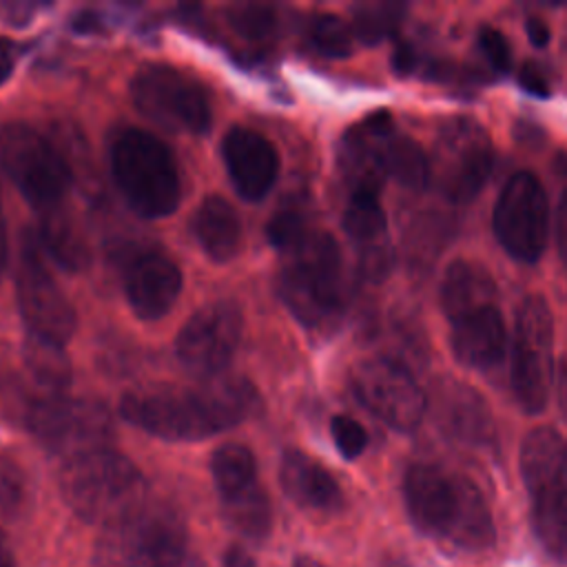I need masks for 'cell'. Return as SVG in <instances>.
I'll return each mask as SVG.
<instances>
[{
  "label": "cell",
  "mask_w": 567,
  "mask_h": 567,
  "mask_svg": "<svg viewBox=\"0 0 567 567\" xmlns=\"http://www.w3.org/2000/svg\"><path fill=\"white\" fill-rule=\"evenodd\" d=\"M450 326V346L458 363L474 370H492L503 361L507 328L498 303L463 312Z\"/></svg>",
  "instance_id": "20"
},
{
  "label": "cell",
  "mask_w": 567,
  "mask_h": 567,
  "mask_svg": "<svg viewBox=\"0 0 567 567\" xmlns=\"http://www.w3.org/2000/svg\"><path fill=\"white\" fill-rule=\"evenodd\" d=\"M113 182L128 208L144 219L177 210L182 179L168 146L144 128H124L111 144Z\"/></svg>",
  "instance_id": "5"
},
{
  "label": "cell",
  "mask_w": 567,
  "mask_h": 567,
  "mask_svg": "<svg viewBox=\"0 0 567 567\" xmlns=\"http://www.w3.org/2000/svg\"><path fill=\"white\" fill-rule=\"evenodd\" d=\"M35 237L40 241L42 252L69 272H80L91 261V250L84 235L80 233L78 224L69 217V213L62 210V206L40 215Z\"/></svg>",
  "instance_id": "26"
},
{
  "label": "cell",
  "mask_w": 567,
  "mask_h": 567,
  "mask_svg": "<svg viewBox=\"0 0 567 567\" xmlns=\"http://www.w3.org/2000/svg\"><path fill=\"white\" fill-rule=\"evenodd\" d=\"M22 494V476L13 465H4L0 470V503L13 507Z\"/></svg>",
  "instance_id": "40"
},
{
  "label": "cell",
  "mask_w": 567,
  "mask_h": 567,
  "mask_svg": "<svg viewBox=\"0 0 567 567\" xmlns=\"http://www.w3.org/2000/svg\"><path fill=\"white\" fill-rule=\"evenodd\" d=\"M343 230L357 248L359 270L365 279L379 281L392 266L388 241V219L379 202V193L350 190L343 210Z\"/></svg>",
  "instance_id": "19"
},
{
  "label": "cell",
  "mask_w": 567,
  "mask_h": 567,
  "mask_svg": "<svg viewBox=\"0 0 567 567\" xmlns=\"http://www.w3.org/2000/svg\"><path fill=\"white\" fill-rule=\"evenodd\" d=\"M390 64L396 75H412L421 69V53L410 42H396Z\"/></svg>",
  "instance_id": "38"
},
{
  "label": "cell",
  "mask_w": 567,
  "mask_h": 567,
  "mask_svg": "<svg viewBox=\"0 0 567 567\" xmlns=\"http://www.w3.org/2000/svg\"><path fill=\"white\" fill-rule=\"evenodd\" d=\"M0 567H13V551L2 529H0Z\"/></svg>",
  "instance_id": "49"
},
{
  "label": "cell",
  "mask_w": 567,
  "mask_h": 567,
  "mask_svg": "<svg viewBox=\"0 0 567 567\" xmlns=\"http://www.w3.org/2000/svg\"><path fill=\"white\" fill-rule=\"evenodd\" d=\"M71 29L80 35H95L104 31V18L95 11H80L71 18Z\"/></svg>",
  "instance_id": "41"
},
{
  "label": "cell",
  "mask_w": 567,
  "mask_h": 567,
  "mask_svg": "<svg viewBox=\"0 0 567 567\" xmlns=\"http://www.w3.org/2000/svg\"><path fill=\"white\" fill-rule=\"evenodd\" d=\"M60 492L80 518L102 527L146 505L142 472L131 458L111 447L64 461Z\"/></svg>",
  "instance_id": "4"
},
{
  "label": "cell",
  "mask_w": 567,
  "mask_h": 567,
  "mask_svg": "<svg viewBox=\"0 0 567 567\" xmlns=\"http://www.w3.org/2000/svg\"><path fill=\"white\" fill-rule=\"evenodd\" d=\"M179 266L157 250H144L124 266V295L142 321H159L182 295Z\"/></svg>",
  "instance_id": "17"
},
{
  "label": "cell",
  "mask_w": 567,
  "mask_h": 567,
  "mask_svg": "<svg viewBox=\"0 0 567 567\" xmlns=\"http://www.w3.org/2000/svg\"><path fill=\"white\" fill-rule=\"evenodd\" d=\"M551 168L560 179H567V151H556L551 159Z\"/></svg>",
  "instance_id": "50"
},
{
  "label": "cell",
  "mask_w": 567,
  "mask_h": 567,
  "mask_svg": "<svg viewBox=\"0 0 567 567\" xmlns=\"http://www.w3.org/2000/svg\"><path fill=\"white\" fill-rule=\"evenodd\" d=\"M498 288L489 270L470 259H456L447 266L441 281V308L452 321L474 308L496 303Z\"/></svg>",
  "instance_id": "25"
},
{
  "label": "cell",
  "mask_w": 567,
  "mask_h": 567,
  "mask_svg": "<svg viewBox=\"0 0 567 567\" xmlns=\"http://www.w3.org/2000/svg\"><path fill=\"white\" fill-rule=\"evenodd\" d=\"M22 361L29 377L40 390H44V394H64L71 383V361L64 346L27 334L22 343Z\"/></svg>",
  "instance_id": "27"
},
{
  "label": "cell",
  "mask_w": 567,
  "mask_h": 567,
  "mask_svg": "<svg viewBox=\"0 0 567 567\" xmlns=\"http://www.w3.org/2000/svg\"><path fill=\"white\" fill-rule=\"evenodd\" d=\"M244 332V319L235 303L213 301L199 308L177 332L175 357L195 377L224 374Z\"/></svg>",
  "instance_id": "16"
},
{
  "label": "cell",
  "mask_w": 567,
  "mask_h": 567,
  "mask_svg": "<svg viewBox=\"0 0 567 567\" xmlns=\"http://www.w3.org/2000/svg\"><path fill=\"white\" fill-rule=\"evenodd\" d=\"M390 135H377L363 122L348 128V133L341 140L339 164L352 190H381L388 177L383 162V144Z\"/></svg>",
  "instance_id": "24"
},
{
  "label": "cell",
  "mask_w": 567,
  "mask_h": 567,
  "mask_svg": "<svg viewBox=\"0 0 567 567\" xmlns=\"http://www.w3.org/2000/svg\"><path fill=\"white\" fill-rule=\"evenodd\" d=\"M224 567H257V565L241 545H233L224 554Z\"/></svg>",
  "instance_id": "45"
},
{
  "label": "cell",
  "mask_w": 567,
  "mask_h": 567,
  "mask_svg": "<svg viewBox=\"0 0 567 567\" xmlns=\"http://www.w3.org/2000/svg\"><path fill=\"white\" fill-rule=\"evenodd\" d=\"M190 233L208 259L224 264L241 248V219L230 202L208 195L190 217Z\"/></svg>",
  "instance_id": "23"
},
{
  "label": "cell",
  "mask_w": 567,
  "mask_h": 567,
  "mask_svg": "<svg viewBox=\"0 0 567 567\" xmlns=\"http://www.w3.org/2000/svg\"><path fill=\"white\" fill-rule=\"evenodd\" d=\"M520 476L532 498L538 543L567 560V441L554 427L532 430L520 445Z\"/></svg>",
  "instance_id": "6"
},
{
  "label": "cell",
  "mask_w": 567,
  "mask_h": 567,
  "mask_svg": "<svg viewBox=\"0 0 567 567\" xmlns=\"http://www.w3.org/2000/svg\"><path fill=\"white\" fill-rule=\"evenodd\" d=\"M279 483L290 501L312 512L341 507V487L334 476L301 450H286L279 463Z\"/></svg>",
  "instance_id": "22"
},
{
  "label": "cell",
  "mask_w": 567,
  "mask_h": 567,
  "mask_svg": "<svg viewBox=\"0 0 567 567\" xmlns=\"http://www.w3.org/2000/svg\"><path fill=\"white\" fill-rule=\"evenodd\" d=\"M228 27L248 42H266L277 33L279 16L270 4L237 2L226 9Z\"/></svg>",
  "instance_id": "32"
},
{
  "label": "cell",
  "mask_w": 567,
  "mask_h": 567,
  "mask_svg": "<svg viewBox=\"0 0 567 567\" xmlns=\"http://www.w3.org/2000/svg\"><path fill=\"white\" fill-rule=\"evenodd\" d=\"M388 177L410 190H423L430 182V159L421 144L408 135L392 133L383 144Z\"/></svg>",
  "instance_id": "29"
},
{
  "label": "cell",
  "mask_w": 567,
  "mask_h": 567,
  "mask_svg": "<svg viewBox=\"0 0 567 567\" xmlns=\"http://www.w3.org/2000/svg\"><path fill=\"white\" fill-rule=\"evenodd\" d=\"M476 44H478L483 58L487 60V64L492 66V71L507 73L512 69V49H509L507 38L498 29L483 24L476 33Z\"/></svg>",
  "instance_id": "36"
},
{
  "label": "cell",
  "mask_w": 567,
  "mask_h": 567,
  "mask_svg": "<svg viewBox=\"0 0 567 567\" xmlns=\"http://www.w3.org/2000/svg\"><path fill=\"white\" fill-rule=\"evenodd\" d=\"M166 567H206L204 565V560L195 554V551H190V549H184L179 556H175Z\"/></svg>",
  "instance_id": "47"
},
{
  "label": "cell",
  "mask_w": 567,
  "mask_h": 567,
  "mask_svg": "<svg viewBox=\"0 0 567 567\" xmlns=\"http://www.w3.org/2000/svg\"><path fill=\"white\" fill-rule=\"evenodd\" d=\"M492 226L503 250L520 261L536 264L549 239V202L532 171L514 173L494 204Z\"/></svg>",
  "instance_id": "14"
},
{
  "label": "cell",
  "mask_w": 567,
  "mask_h": 567,
  "mask_svg": "<svg viewBox=\"0 0 567 567\" xmlns=\"http://www.w3.org/2000/svg\"><path fill=\"white\" fill-rule=\"evenodd\" d=\"M7 257H9L7 221H4V215H2V208H0V272H2V270H4V266H7Z\"/></svg>",
  "instance_id": "48"
},
{
  "label": "cell",
  "mask_w": 567,
  "mask_h": 567,
  "mask_svg": "<svg viewBox=\"0 0 567 567\" xmlns=\"http://www.w3.org/2000/svg\"><path fill=\"white\" fill-rule=\"evenodd\" d=\"M188 549L184 520L164 505H142L102 527L95 543L97 567H166Z\"/></svg>",
  "instance_id": "7"
},
{
  "label": "cell",
  "mask_w": 567,
  "mask_h": 567,
  "mask_svg": "<svg viewBox=\"0 0 567 567\" xmlns=\"http://www.w3.org/2000/svg\"><path fill=\"white\" fill-rule=\"evenodd\" d=\"M308 40L312 49L319 55L326 58H348L354 49V33L350 24H346L339 16L334 13H321L310 22L308 29Z\"/></svg>",
  "instance_id": "33"
},
{
  "label": "cell",
  "mask_w": 567,
  "mask_h": 567,
  "mask_svg": "<svg viewBox=\"0 0 567 567\" xmlns=\"http://www.w3.org/2000/svg\"><path fill=\"white\" fill-rule=\"evenodd\" d=\"M259 410L257 388L244 377L219 374L202 388H153L128 392L117 412L164 441H202L230 430Z\"/></svg>",
  "instance_id": "1"
},
{
  "label": "cell",
  "mask_w": 567,
  "mask_h": 567,
  "mask_svg": "<svg viewBox=\"0 0 567 567\" xmlns=\"http://www.w3.org/2000/svg\"><path fill=\"white\" fill-rule=\"evenodd\" d=\"M221 159L235 193L246 202L264 199L279 177V155L257 131L233 126L221 140Z\"/></svg>",
  "instance_id": "18"
},
{
  "label": "cell",
  "mask_w": 567,
  "mask_h": 567,
  "mask_svg": "<svg viewBox=\"0 0 567 567\" xmlns=\"http://www.w3.org/2000/svg\"><path fill=\"white\" fill-rule=\"evenodd\" d=\"M0 168L38 215L60 208L73 182L62 151L29 124L0 131Z\"/></svg>",
  "instance_id": "8"
},
{
  "label": "cell",
  "mask_w": 567,
  "mask_h": 567,
  "mask_svg": "<svg viewBox=\"0 0 567 567\" xmlns=\"http://www.w3.org/2000/svg\"><path fill=\"white\" fill-rule=\"evenodd\" d=\"M436 419L456 441L467 445H492L496 430L485 399L470 385L447 381L436 392Z\"/></svg>",
  "instance_id": "21"
},
{
  "label": "cell",
  "mask_w": 567,
  "mask_h": 567,
  "mask_svg": "<svg viewBox=\"0 0 567 567\" xmlns=\"http://www.w3.org/2000/svg\"><path fill=\"white\" fill-rule=\"evenodd\" d=\"M310 230L312 228H308L306 217L297 208L279 210L266 224V237L281 255L297 246Z\"/></svg>",
  "instance_id": "34"
},
{
  "label": "cell",
  "mask_w": 567,
  "mask_h": 567,
  "mask_svg": "<svg viewBox=\"0 0 567 567\" xmlns=\"http://www.w3.org/2000/svg\"><path fill=\"white\" fill-rule=\"evenodd\" d=\"M408 7L401 2H361L352 7L354 40L372 47L390 38L403 22Z\"/></svg>",
  "instance_id": "31"
},
{
  "label": "cell",
  "mask_w": 567,
  "mask_h": 567,
  "mask_svg": "<svg viewBox=\"0 0 567 567\" xmlns=\"http://www.w3.org/2000/svg\"><path fill=\"white\" fill-rule=\"evenodd\" d=\"M556 239H558V250L563 261L567 264V190L560 195L558 202V213H556Z\"/></svg>",
  "instance_id": "44"
},
{
  "label": "cell",
  "mask_w": 567,
  "mask_h": 567,
  "mask_svg": "<svg viewBox=\"0 0 567 567\" xmlns=\"http://www.w3.org/2000/svg\"><path fill=\"white\" fill-rule=\"evenodd\" d=\"M18 60V47L11 40L0 38V86L11 78Z\"/></svg>",
  "instance_id": "43"
},
{
  "label": "cell",
  "mask_w": 567,
  "mask_h": 567,
  "mask_svg": "<svg viewBox=\"0 0 567 567\" xmlns=\"http://www.w3.org/2000/svg\"><path fill=\"white\" fill-rule=\"evenodd\" d=\"M525 33H527L529 44L536 47V49H545L549 44V40H551L549 24L543 18H538V16H529L525 20Z\"/></svg>",
  "instance_id": "42"
},
{
  "label": "cell",
  "mask_w": 567,
  "mask_h": 567,
  "mask_svg": "<svg viewBox=\"0 0 567 567\" xmlns=\"http://www.w3.org/2000/svg\"><path fill=\"white\" fill-rule=\"evenodd\" d=\"M131 100L148 122L173 131L204 135L213 124L206 86L190 73L164 64H144L131 80Z\"/></svg>",
  "instance_id": "9"
},
{
  "label": "cell",
  "mask_w": 567,
  "mask_h": 567,
  "mask_svg": "<svg viewBox=\"0 0 567 567\" xmlns=\"http://www.w3.org/2000/svg\"><path fill=\"white\" fill-rule=\"evenodd\" d=\"M279 275V297L308 330H330L346 308L343 257L337 239L310 230L286 250Z\"/></svg>",
  "instance_id": "3"
},
{
  "label": "cell",
  "mask_w": 567,
  "mask_h": 567,
  "mask_svg": "<svg viewBox=\"0 0 567 567\" xmlns=\"http://www.w3.org/2000/svg\"><path fill=\"white\" fill-rule=\"evenodd\" d=\"M22 423L62 461L104 450L113 439V416L104 403L66 394L35 396Z\"/></svg>",
  "instance_id": "10"
},
{
  "label": "cell",
  "mask_w": 567,
  "mask_h": 567,
  "mask_svg": "<svg viewBox=\"0 0 567 567\" xmlns=\"http://www.w3.org/2000/svg\"><path fill=\"white\" fill-rule=\"evenodd\" d=\"M38 11L33 2H0V20L11 27H27Z\"/></svg>",
  "instance_id": "39"
},
{
  "label": "cell",
  "mask_w": 567,
  "mask_h": 567,
  "mask_svg": "<svg viewBox=\"0 0 567 567\" xmlns=\"http://www.w3.org/2000/svg\"><path fill=\"white\" fill-rule=\"evenodd\" d=\"M221 514L237 534L255 540L264 538L272 525L270 498L259 483L230 496H221Z\"/></svg>",
  "instance_id": "28"
},
{
  "label": "cell",
  "mask_w": 567,
  "mask_h": 567,
  "mask_svg": "<svg viewBox=\"0 0 567 567\" xmlns=\"http://www.w3.org/2000/svg\"><path fill=\"white\" fill-rule=\"evenodd\" d=\"M292 567H323L319 560H315V558H310V556H299L297 560H295V565Z\"/></svg>",
  "instance_id": "51"
},
{
  "label": "cell",
  "mask_w": 567,
  "mask_h": 567,
  "mask_svg": "<svg viewBox=\"0 0 567 567\" xmlns=\"http://www.w3.org/2000/svg\"><path fill=\"white\" fill-rule=\"evenodd\" d=\"M403 496L412 523L427 536L472 551L496 540L487 501L463 474L434 463H414L405 472Z\"/></svg>",
  "instance_id": "2"
},
{
  "label": "cell",
  "mask_w": 567,
  "mask_h": 567,
  "mask_svg": "<svg viewBox=\"0 0 567 567\" xmlns=\"http://www.w3.org/2000/svg\"><path fill=\"white\" fill-rule=\"evenodd\" d=\"M512 392L527 414H540L554 383V317L543 295L523 297L512 334Z\"/></svg>",
  "instance_id": "11"
},
{
  "label": "cell",
  "mask_w": 567,
  "mask_h": 567,
  "mask_svg": "<svg viewBox=\"0 0 567 567\" xmlns=\"http://www.w3.org/2000/svg\"><path fill=\"white\" fill-rule=\"evenodd\" d=\"M534 133H543L536 124H529V122H518L516 124V137L520 144H540L538 137H534Z\"/></svg>",
  "instance_id": "46"
},
{
  "label": "cell",
  "mask_w": 567,
  "mask_h": 567,
  "mask_svg": "<svg viewBox=\"0 0 567 567\" xmlns=\"http://www.w3.org/2000/svg\"><path fill=\"white\" fill-rule=\"evenodd\" d=\"M210 474L221 496H230L257 483V463L252 452L239 443L219 445L210 456Z\"/></svg>",
  "instance_id": "30"
},
{
  "label": "cell",
  "mask_w": 567,
  "mask_h": 567,
  "mask_svg": "<svg viewBox=\"0 0 567 567\" xmlns=\"http://www.w3.org/2000/svg\"><path fill=\"white\" fill-rule=\"evenodd\" d=\"M516 80L520 84V89L534 97H540V100H547L551 95V84L547 80V75L543 73V69L536 64V62H525L518 73H516Z\"/></svg>",
  "instance_id": "37"
},
{
  "label": "cell",
  "mask_w": 567,
  "mask_h": 567,
  "mask_svg": "<svg viewBox=\"0 0 567 567\" xmlns=\"http://www.w3.org/2000/svg\"><path fill=\"white\" fill-rule=\"evenodd\" d=\"M354 396L396 432H412L423 421L427 399L414 374L390 357H370L350 370Z\"/></svg>",
  "instance_id": "15"
},
{
  "label": "cell",
  "mask_w": 567,
  "mask_h": 567,
  "mask_svg": "<svg viewBox=\"0 0 567 567\" xmlns=\"http://www.w3.org/2000/svg\"><path fill=\"white\" fill-rule=\"evenodd\" d=\"M492 168L494 146L481 122L452 117L441 126L430 159V179L447 202H472L487 184Z\"/></svg>",
  "instance_id": "12"
},
{
  "label": "cell",
  "mask_w": 567,
  "mask_h": 567,
  "mask_svg": "<svg viewBox=\"0 0 567 567\" xmlns=\"http://www.w3.org/2000/svg\"><path fill=\"white\" fill-rule=\"evenodd\" d=\"M330 434H332L334 447L348 461L361 456L363 450L368 447V432L359 421H354L348 414H334L330 419Z\"/></svg>",
  "instance_id": "35"
},
{
  "label": "cell",
  "mask_w": 567,
  "mask_h": 567,
  "mask_svg": "<svg viewBox=\"0 0 567 567\" xmlns=\"http://www.w3.org/2000/svg\"><path fill=\"white\" fill-rule=\"evenodd\" d=\"M16 297L27 334L64 346L78 326L75 308L51 275L35 233L22 235L16 268Z\"/></svg>",
  "instance_id": "13"
}]
</instances>
